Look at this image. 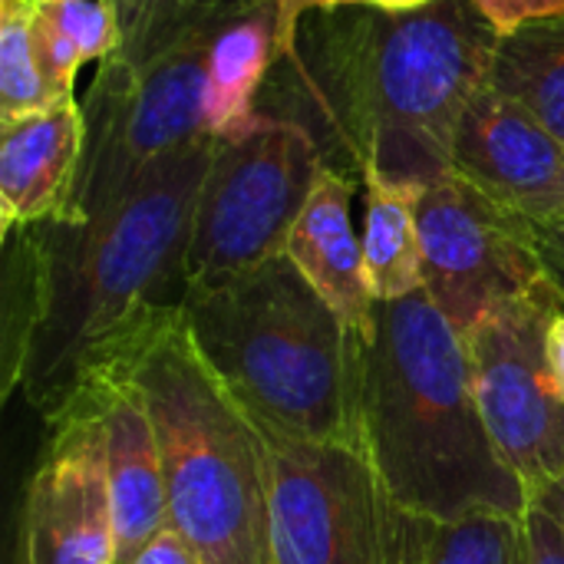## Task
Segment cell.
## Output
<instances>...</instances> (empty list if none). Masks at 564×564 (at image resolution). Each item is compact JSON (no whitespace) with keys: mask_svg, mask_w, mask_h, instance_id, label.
Masks as SVG:
<instances>
[{"mask_svg":"<svg viewBox=\"0 0 564 564\" xmlns=\"http://www.w3.org/2000/svg\"><path fill=\"white\" fill-rule=\"evenodd\" d=\"M212 155L215 139L202 135L102 208L7 238V390H20L46 426L182 307Z\"/></svg>","mask_w":564,"mask_h":564,"instance_id":"obj_1","label":"cell"},{"mask_svg":"<svg viewBox=\"0 0 564 564\" xmlns=\"http://www.w3.org/2000/svg\"><path fill=\"white\" fill-rule=\"evenodd\" d=\"M357 430L387 499L413 516L525 519L529 492L482 420L466 340L423 291L383 301L357 340Z\"/></svg>","mask_w":564,"mask_h":564,"instance_id":"obj_2","label":"cell"},{"mask_svg":"<svg viewBox=\"0 0 564 564\" xmlns=\"http://www.w3.org/2000/svg\"><path fill=\"white\" fill-rule=\"evenodd\" d=\"M182 321L198 357L258 426L360 446L357 340L288 254L185 291Z\"/></svg>","mask_w":564,"mask_h":564,"instance_id":"obj_3","label":"cell"},{"mask_svg":"<svg viewBox=\"0 0 564 564\" xmlns=\"http://www.w3.org/2000/svg\"><path fill=\"white\" fill-rule=\"evenodd\" d=\"M119 367L155 426L172 529L202 564H274L261 426L198 357L182 307Z\"/></svg>","mask_w":564,"mask_h":564,"instance_id":"obj_4","label":"cell"},{"mask_svg":"<svg viewBox=\"0 0 564 564\" xmlns=\"http://www.w3.org/2000/svg\"><path fill=\"white\" fill-rule=\"evenodd\" d=\"M502 33L473 0L420 10L370 7L367 96L373 162L367 175L430 188L453 172L456 129L482 86Z\"/></svg>","mask_w":564,"mask_h":564,"instance_id":"obj_5","label":"cell"},{"mask_svg":"<svg viewBox=\"0 0 564 564\" xmlns=\"http://www.w3.org/2000/svg\"><path fill=\"white\" fill-rule=\"evenodd\" d=\"M321 172L311 135L281 119L258 116L248 129L215 139L185 254L188 291L281 258Z\"/></svg>","mask_w":564,"mask_h":564,"instance_id":"obj_6","label":"cell"},{"mask_svg":"<svg viewBox=\"0 0 564 564\" xmlns=\"http://www.w3.org/2000/svg\"><path fill=\"white\" fill-rule=\"evenodd\" d=\"M215 13L142 69L99 63L79 99L86 145L63 218L102 208L145 169L205 135V46Z\"/></svg>","mask_w":564,"mask_h":564,"instance_id":"obj_7","label":"cell"},{"mask_svg":"<svg viewBox=\"0 0 564 564\" xmlns=\"http://www.w3.org/2000/svg\"><path fill=\"white\" fill-rule=\"evenodd\" d=\"M274 564H390V499L360 446L264 430Z\"/></svg>","mask_w":564,"mask_h":564,"instance_id":"obj_8","label":"cell"},{"mask_svg":"<svg viewBox=\"0 0 564 564\" xmlns=\"http://www.w3.org/2000/svg\"><path fill=\"white\" fill-rule=\"evenodd\" d=\"M420 248L423 288L463 340L496 307L555 281L535 228L456 172L420 198Z\"/></svg>","mask_w":564,"mask_h":564,"instance_id":"obj_9","label":"cell"},{"mask_svg":"<svg viewBox=\"0 0 564 564\" xmlns=\"http://www.w3.org/2000/svg\"><path fill=\"white\" fill-rule=\"evenodd\" d=\"M370 7H317L301 13L261 89L258 116L291 122L311 135L327 169L364 185L373 162Z\"/></svg>","mask_w":564,"mask_h":564,"instance_id":"obj_10","label":"cell"},{"mask_svg":"<svg viewBox=\"0 0 564 564\" xmlns=\"http://www.w3.org/2000/svg\"><path fill=\"white\" fill-rule=\"evenodd\" d=\"M564 297L558 281L496 307L466 337L476 400L489 436L529 492L564 476V403L545 377L542 337Z\"/></svg>","mask_w":564,"mask_h":564,"instance_id":"obj_11","label":"cell"},{"mask_svg":"<svg viewBox=\"0 0 564 564\" xmlns=\"http://www.w3.org/2000/svg\"><path fill=\"white\" fill-rule=\"evenodd\" d=\"M43 456L23 489L17 564H116V522L99 426L73 406L46 426Z\"/></svg>","mask_w":564,"mask_h":564,"instance_id":"obj_12","label":"cell"},{"mask_svg":"<svg viewBox=\"0 0 564 564\" xmlns=\"http://www.w3.org/2000/svg\"><path fill=\"white\" fill-rule=\"evenodd\" d=\"M453 172L535 228L564 218V142L492 86L456 129Z\"/></svg>","mask_w":564,"mask_h":564,"instance_id":"obj_13","label":"cell"},{"mask_svg":"<svg viewBox=\"0 0 564 564\" xmlns=\"http://www.w3.org/2000/svg\"><path fill=\"white\" fill-rule=\"evenodd\" d=\"M73 406H86L99 426L116 522V564L129 562L155 535L172 529L152 416L145 410L139 387L129 380L122 367L93 383Z\"/></svg>","mask_w":564,"mask_h":564,"instance_id":"obj_14","label":"cell"},{"mask_svg":"<svg viewBox=\"0 0 564 564\" xmlns=\"http://www.w3.org/2000/svg\"><path fill=\"white\" fill-rule=\"evenodd\" d=\"M86 145L76 96L50 109L0 122V231L10 238L30 225L63 218L79 178Z\"/></svg>","mask_w":564,"mask_h":564,"instance_id":"obj_15","label":"cell"},{"mask_svg":"<svg viewBox=\"0 0 564 564\" xmlns=\"http://www.w3.org/2000/svg\"><path fill=\"white\" fill-rule=\"evenodd\" d=\"M357 182L324 165L291 238L288 258L304 281L334 307L354 340L367 344L377 330L380 301L370 291L364 241L350 218Z\"/></svg>","mask_w":564,"mask_h":564,"instance_id":"obj_16","label":"cell"},{"mask_svg":"<svg viewBox=\"0 0 564 564\" xmlns=\"http://www.w3.org/2000/svg\"><path fill=\"white\" fill-rule=\"evenodd\" d=\"M288 43L278 0H225L205 46V135L228 139L258 119L261 89Z\"/></svg>","mask_w":564,"mask_h":564,"instance_id":"obj_17","label":"cell"},{"mask_svg":"<svg viewBox=\"0 0 564 564\" xmlns=\"http://www.w3.org/2000/svg\"><path fill=\"white\" fill-rule=\"evenodd\" d=\"M390 564H529L525 519H430L390 502Z\"/></svg>","mask_w":564,"mask_h":564,"instance_id":"obj_18","label":"cell"},{"mask_svg":"<svg viewBox=\"0 0 564 564\" xmlns=\"http://www.w3.org/2000/svg\"><path fill=\"white\" fill-rule=\"evenodd\" d=\"M426 188L364 178V261L373 297L400 301L423 291V248H420V198Z\"/></svg>","mask_w":564,"mask_h":564,"instance_id":"obj_19","label":"cell"},{"mask_svg":"<svg viewBox=\"0 0 564 564\" xmlns=\"http://www.w3.org/2000/svg\"><path fill=\"white\" fill-rule=\"evenodd\" d=\"M489 86L529 109L564 142V13L506 33L492 59Z\"/></svg>","mask_w":564,"mask_h":564,"instance_id":"obj_20","label":"cell"},{"mask_svg":"<svg viewBox=\"0 0 564 564\" xmlns=\"http://www.w3.org/2000/svg\"><path fill=\"white\" fill-rule=\"evenodd\" d=\"M59 99L33 43V0H0V122L50 109Z\"/></svg>","mask_w":564,"mask_h":564,"instance_id":"obj_21","label":"cell"},{"mask_svg":"<svg viewBox=\"0 0 564 564\" xmlns=\"http://www.w3.org/2000/svg\"><path fill=\"white\" fill-rule=\"evenodd\" d=\"M119 10L122 43L109 56L129 69H142L175 43H182L195 26H202L225 0H112Z\"/></svg>","mask_w":564,"mask_h":564,"instance_id":"obj_22","label":"cell"},{"mask_svg":"<svg viewBox=\"0 0 564 564\" xmlns=\"http://www.w3.org/2000/svg\"><path fill=\"white\" fill-rule=\"evenodd\" d=\"M36 10L76 43L83 63H102L119 53L122 26L112 0H36Z\"/></svg>","mask_w":564,"mask_h":564,"instance_id":"obj_23","label":"cell"},{"mask_svg":"<svg viewBox=\"0 0 564 564\" xmlns=\"http://www.w3.org/2000/svg\"><path fill=\"white\" fill-rule=\"evenodd\" d=\"M33 43H36V53H40V66L53 86L56 96H76V73L86 66L76 43L50 20L36 10V0H33Z\"/></svg>","mask_w":564,"mask_h":564,"instance_id":"obj_24","label":"cell"},{"mask_svg":"<svg viewBox=\"0 0 564 564\" xmlns=\"http://www.w3.org/2000/svg\"><path fill=\"white\" fill-rule=\"evenodd\" d=\"M473 3L502 36L532 20L564 13V0H473Z\"/></svg>","mask_w":564,"mask_h":564,"instance_id":"obj_25","label":"cell"},{"mask_svg":"<svg viewBox=\"0 0 564 564\" xmlns=\"http://www.w3.org/2000/svg\"><path fill=\"white\" fill-rule=\"evenodd\" d=\"M525 545H529V564H564V525L542 506H529Z\"/></svg>","mask_w":564,"mask_h":564,"instance_id":"obj_26","label":"cell"},{"mask_svg":"<svg viewBox=\"0 0 564 564\" xmlns=\"http://www.w3.org/2000/svg\"><path fill=\"white\" fill-rule=\"evenodd\" d=\"M542 357H545L549 387L555 390V397L564 403V297L555 304V311L549 314L545 337H542Z\"/></svg>","mask_w":564,"mask_h":564,"instance_id":"obj_27","label":"cell"},{"mask_svg":"<svg viewBox=\"0 0 564 564\" xmlns=\"http://www.w3.org/2000/svg\"><path fill=\"white\" fill-rule=\"evenodd\" d=\"M122 564H202L198 555L188 549V542L175 532V529H165L162 535H155L139 555H132L129 562Z\"/></svg>","mask_w":564,"mask_h":564,"instance_id":"obj_28","label":"cell"},{"mask_svg":"<svg viewBox=\"0 0 564 564\" xmlns=\"http://www.w3.org/2000/svg\"><path fill=\"white\" fill-rule=\"evenodd\" d=\"M535 238H539V248H542V254H545L555 281L564 288V218L562 221H552V225H539L535 228Z\"/></svg>","mask_w":564,"mask_h":564,"instance_id":"obj_29","label":"cell"},{"mask_svg":"<svg viewBox=\"0 0 564 564\" xmlns=\"http://www.w3.org/2000/svg\"><path fill=\"white\" fill-rule=\"evenodd\" d=\"M278 3H281V13H284L288 36H291V30L301 20V13L317 10V7H347V3H360V0H278Z\"/></svg>","mask_w":564,"mask_h":564,"instance_id":"obj_30","label":"cell"},{"mask_svg":"<svg viewBox=\"0 0 564 564\" xmlns=\"http://www.w3.org/2000/svg\"><path fill=\"white\" fill-rule=\"evenodd\" d=\"M532 506H542L545 512H552L564 525V476H558L555 482H549L542 492L532 496Z\"/></svg>","mask_w":564,"mask_h":564,"instance_id":"obj_31","label":"cell"}]
</instances>
